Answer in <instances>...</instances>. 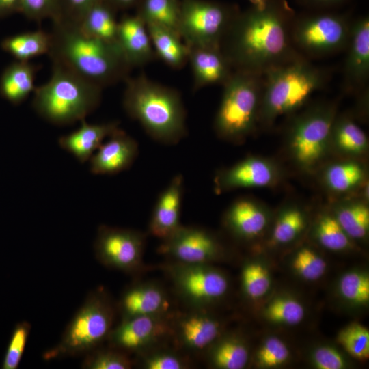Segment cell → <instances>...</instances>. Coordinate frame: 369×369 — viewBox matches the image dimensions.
I'll list each match as a JSON object with an SVG mask.
<instances>
[{
    "label": "cell",
    "instance_id": "obj_43",
    "mask_svg": "<svg viewBox=\"0 0 369 369\" xmlns=\"http://www.w3.org/2000/svg\"><path fill=\"white\" fill-rule=\"evenodd\" d=\"M20 13L37 22L45 18L55 20L61 16L60 0H22Z\"/></svg>",
    "mask_w": 369,
    "mask_h": 369
},
{
    "label": "cell",
    "instance_id": "obj_21",
    "mask_svg": "<svg viewBox=\"0 0 369 369\" xmlns=\"http://www.w3.org/2000/svg\"><path fill=\"white\" fill-rule=\"evenodd\" d=\"M163 327L154 315H141L124 318L111 330L109 338L115 348L135 350L147 344L162 331Z\"/></svg>",
    "mask_w": 369,
    "mask_h": 369
},
{
    "label": "cell",
    "instance_id": "obj_35",
    "mask_svg": "<svg viewBox=\"0 0 369 369\" xmlns=\"http://www.w3.org/2000/svg\"><path fill=\"white\" fill-rule=\"evenodd\" d=\"M31 324L27 321H21L15 325L2 359V369H16L18 368L31 331Z\"/></svg>",
    "mask_w": 369,
    "mask_h": 369
},
{
    "label": "cell",
    "instance_id": "obj_17",
    "mask_svg": "<svg viewBox=\"0 0 369 369\" xmlns=\"http://www.w3.org/2000/svg\"><path fill=\"white\" fill-rule=\"evenodd\" d=\"M184 195V178L178 174L159 195L150 222V231L163 240L180 226V216Z\"/></svg>",
    "mask_w": 369,
    "mask_h": 369
},
{
    "label": "cell",
    "instance_id": "obj_14",
    "mask_svg": "<svg viewBox=\"0 0 369 369\" xmlns=\"http://www.w3.org/2000/svg\"><path fill=\"white\" fill-rule=\"evenodd\" d=\"M277 176L275 166L268 161L250 156L217 173L215 191L219 193L240 188L264 187L273 184Z\"/></svg>",
    "mask_w": 369,
    "mask_h": 369
},
{
    "label": "cell",
    "instance_id": "obj_33",
    "mask_svg": "<svg viewBox=\"0 0 369 369\" xmlns=\"http://www.w3.org/2000/svg\"><path fill=\"white\" fill-rule=\"evenodd\" d=\"M338 342L354 358L366 360L369 357V331L357 323L351 324L342 329Z\"/></svg>",
    "mask_w": 369,
    "mask_h": 369
},
{
    "label": "cell",
    "instance_id": "obj_3",
    "mask_svg": "<svg viewBox=\"0 0 369 369\" xmlns=\"http://www.w3.org/2000/svg\"><path fill=\"white\" fill-rule=\"evenodd\" d=\"M125 81L122 103L127 115L156 141L179 143L187 134V113L179 92L144 74Z\"/></svg>",
    "mask_w": 369,
    "mask_h": 369
},
{
    "label": "cell",
    "instance_id": "obj_6",
    "mask_svg": "<svg viewBox=\"0 0 369 369\" xmlns=\"http://www.w3.org/2000/svg\"><path fill=\"white\" fill-rule=\"evenodd\" d=\"M264 85L263 75L234 71L223 85L221 102L214 121L217 135L241 143L254 130Z\"/></svg>",
    "mask_w": 369,
    "mask_h": 369
},
{
    "label": "cell",
    "instance_id": "obj_22",
    "mask_svg": "<svg viewBox=\"0 0 369 369\" xmlns=\"http://www.w3.org/2000/svg\"><path fill=\"white\" fill-rule=\"evenodd\" d=\"M38 67L30 62L16 61L9 64L0 77V95L14 105L25 100L34 92Z\"/></svg>",
    "mask_w": 369,
    "mask_h": 369
},
{
    "label": "cell",
    "instance_id": "obj_51",
    "mask_svg": "<svg viewBox=\"0 0 369 369\" xmlns=\"http://www.w3.org/2000/svg\"><path fill=\"white\" fill-rule=\"evenodd\" d=\"M253 6L256 7H262L266 0H249Z\"/></svg>",
    "mask_w": 369,
    "mask_h": 369
},
{
    "label": "cell",
    "instance_id": "obj_4",
    "mask_svg": "<svg viewBox=\"0 0 369 369\" xmlns=\"http://www.w3.org/2000/svg\"><path fill=\"white\" fill-rule=\"evenodd\" d=\"M330 73L300 57L263 75L259 122L266 125L301 108L328 83Z\"/></svg>",
    "mask_w": 369,
    "mask_h": 369
},
{
    "label": "cell",
    "instance_id": "obj_2",
    "mask_svg": "<svg viewBox=\"0 0 369 369\" xmlns=\"http://www.w3.org/2000/svg\"><path fill=\"white\" fill-rule=\"evenodd\" d=\"M49 34L52 64L102 88L128 77L131 67L116 42L87 36L77 23L64 19L53 20Z\"/></svg>",
    "mask_w": 369,
    "mask_h": 369
},
{
    "label": "cell",
    "instance_id": "obj_30",
    "mask_svg": "<svg viewBox=\"0 0 369 369\" xmlns=\"http://www.w3.org/2000/svg\"><path fill=\"white\" fill-rule=\"evenodd\" d=\"M137 15L144 20L146 25H157L178 33L180 1L179 0H143Z\"/></svg>",
    "mask_w": 369,
    "mask_h": 369
},
{
    "label": "cell",
    "instance_id": "obj_50",
    "mask_svg": "<svg viewBox=\"0 0 369 369\" xmlns=\"http://www.w3.org/2000/svg\"><path fill=\"white\" fill-rule=\"evenodd\" d=\"M115 8H126L132 5L137 0H104Z\"/></svg>",
    "mask_w": 369,
    "mask_h": 369
},
{
    "label": "cell",
    "instance_id": "obj_36",
    "mask_svg": "<svg viewBox=\"0 0 369 369\" xmlns=\"http://www.w3.org/2000/svg\"><path fill=\"white\" fill-rule=\"evenodd\" d=\"M316 234L320 243L330 250H342L349 245V237L335 217H322L317 225Z\"/></svg>",
    "mask_w": 369,
    "mask_h": 369
},
{
    "label": "cell",
    "instance_id": "obj_24",
    "mask_svg": "<svg viewBox=\"0 0 369 369\" xmlns=\"http://www.w3.org/2000/svg\"><path fill=\"white\" fill-rule=\"evenodd\" d=\"M146 26L156 55L172 68H182L188 62L189 48L178 33L157 25Z\"/></svg>",
    "mask_w": 369,
    "mask_h": 369
},
{
    "label": "cell",
    "instance_id": "obj_8",
    "mask_svg": "<svg viewBox=\"0 0 369 369\" xmlns=\"http://www.w3.org/2000/svg\"><path fill=\"white\" fill-rule=\"evenodd\" d=\"M352 20L348 15L329 11L295 14L290 30L292 45L310 60L345 51Z\"/></svg>",
    "mask_w": 369,
    "mask_h": 369
},
{
    "label": "cell",
    "instance_id": "obj_26",
    "mask_svg": "<svg viewBox=\"0 0 369 369\" xmlns=\"http://www.w3.org/2000/svg\"><path fill=\"white\" fill-rule=\"evenodd\" d=\"M115 9L104 0H98L77 23L87 36L108 42H116L118 22Z\"/></svg>",
    "mask_w": 369,
    "mask_h": 369
},
{
    "label": "cell",
    "instance_id": "obj_20",
    "mask_svg": "<svg viewBox=\"0 0 369 369\" xmlns=\"http://www.w3.org/2000/svg\"><path fill=\"white\" fill-rule=\"evenodd\" d=\"M77 130L59 138V145L72 154L80 163L89 161L105 138L110 137L118 128V122L90 124L81 121Z\"/></svg>",
    "mask_w": 369,
    "mask_h": 369
},
{
    "label": "cell",
    "instance_id": "obj_18",
    "mask_svg": "<svg viewBox=\"0 0 369 369\" xmlns=\"http://www.w3.org/2000/svg\"><path fill=\"white\" fill-rule=\"evenodd\" d=\"M116 42L131 68L146 65L154 57L147 26L137 15L126 16L118 22Z\"/></svg>",
    "mask_w": 369,
    "mask_h": 369
},
{
    "label": "cell",
    "instance_id": "obj_46",
    "mask_svg": "<svg viewBox=\"0 0 369 369\" xmlns=\"http://www.w3.org/2000/svg\"><path fill=\"white\" fill-rule=\"evenodd\" d=\"M313 357L315 365L320 369H341L344 367V361L342 355L336 349L329 346L318 348Z\"/></svg>",
    "mask_w": 369,
    "mask_h": 369
},
{
    "label": "cell",
    "instance_id": "obj_12",
    "mask_svg": "<svg viewBox=\"0 0 369 369\" xmlns=\"http://www.w3.org/2000/svg\"><path fill=\"white\" fill-rule=\"evenodd\" d=\"M343 86L348 93L364 94L369 79V18L353 19L349 41L345 50Z\"/></svg>",
    "mask_w": 369,
    "mask_h": 369
},
{
    "label": "cell",
    "instance_id": "obj_7",
    "mask_svg": "<svg viewBox=\"0 0 369 369\" xmlns=\"http://www.w3.org/2000/svg\"><path fill=\"white\" fill-rule=\"evenodd\" d=\"M113 310L106 293L98 289L91 292L66 327L60 340L42 355L49 361L66 357L85 355L109 337Z\"/></svg>",
    "mask_w": 369,
    "mask_h": 369
},
{
    "label": "cell",
    "instance_id": "obj_1",
    "mask_svg": "<svg viewBox=\"0 0 369 369\" xmlns=\"http://www.w3.org/2000/svg\"><path fill=\"white\" fill-rule=\"evenodd\" d=\"M295 13L286 0H266L232 19L220 50L234 71L264 75L302 55L290 36Z\"/></svg>",
    "mask_w": 369,
    "mask_h": 369
},
{
    "label": "cell",
    "instance_id": "obj_28",
    "mask_svg": "<svg viewBox=\"0 0 369 369\" xmlns=\"http://www.w3.org/2000/svg\"><path fill=\"white\" fill-rule=\"evenodd\" d=\"M182 339L189 347L201 350L207 347L219 333V323L202 314H195L184 318L180 323Z\"/></svg>",
    "mask_w": 369,
    "mask_h": 369
},
{
    "label": "cell",
    "instance_id": "obj_9",
    "mask_svg": "<svg viewBox=\"0 0 369 369\" xmlns=\"http://www.w3.org/2000/svg\"><path fill=\"white\" fill-rule=\"evenodd\" d=\"M335 101L312 106L292 121L289 128L292 155L301 167L310 168L325 156L337 115Z\"/></svg>",
    "mask_w": 369,
    "mask_h": 369
},
{
    "label": "cell",
    "instance_id": "obj_41",
    "mask_svg": "<svg viewBox=\"0 0 369 369\" xmlns=\"http://www.w3.org/2000/svg\"><path fill=\"white\" fill-rule=\"evenodd\" d=\"M242 279L245 292L252 299L264 296L271 284L267 270L258 263L247 264L243 271Z\"/></svg>",
    "mask_w": 369,
    "mask_h": 369
},
{
    "label": "cell",
    "instance_id": "obj_38",
    "mask_svg": "<svg viewBox=\"0 0 369 369\" xmlns=\"http://www.w3.org/2000/svg\"><path fill=\"white\" fill-rule=\"evenodd\" d=\"M304 226L305 217L300 210L295 208L286 209L275 223L273 239L277 243H289L301 232Z\"/></svg>",
    "mask_w": 369,
    "mask_h": 369
},
{
    "label": "cell",
    "instance_id": "obj_5",
    "mask_svg": "<svg viewBox=\"0 0 369 369\" xmlns=\"http://www.w3.org/2000/svg\"><path fill=\"white\" fill-rule=\"evenodd\" d=\"M50 79L36 87L32 107L46 121L57 126L85 120L100 105L102 87L58 64Z\"/></svg>",
    "mask_w": 369,
    "mask_h": 369
},
{
    "label": "cell",
    "instance_id": "obj_40",
    "mask_svg": "<svg viewBox=\"0 0 369 369\" xmlns=\"http://www.w3.org/2000/svg\"><path fill=\"white\" fill-rule=\"evenodd\" d=\"M342 296L350 302L364 304L369 301V277L359 272H350L342 276L339 284Z\"/></svg>",
    "mask_w": 369,
    "mask_h": 369
},
{
    "label": "cell",
    "instance_id": "obj_44",
    "mask_svg": "<svg viewBox=\"0 0 369 369\" xmlns=\"http://www.w3.org/2000/svg\"><path fill=\"white\" fill-rule=\"evenodd\" d=\"M289 357L286 344L275 337L268 338L257 355L258 363L265 367H273L282 364Z\"/></svg>",
    "mask_w": 369,
    "mask_h": 369
},
{
    "label": "cell",
    "instance_id": "obj_13",
    "mask_svg": "<svg viewBox=\"0 0 369 369\" xmlns=\"http://www.w3.org/2000/svg\"><path fill=\"white\" fill-rule=\"evenodd\" d=\"M164 241L162 251L184 264H204L215 259L220 251L215 236L201 228L180 226Z\"/></svg>",
    "mask_w": 369,
    "mask_h": 369
},
{
    "label": "cell",
    "instance_id": "obj_29",
    "mask_svg": "<svg viewBox=\"0 0 369 369\" xmlns=\"http://www.w3.org/2000/svg\"><path fill=\"white\" fill-rule=\"evenodd\" d=\"M331 139L341 151L350 154H360L368 147V139L364 131L346 116H336Z\"/></svg>",
    "mask_w": 369,
    "mask_h": 369
},
{
    "label": "cell",
    "instance_id": "obj_32",
    "mask_svg": "<svg viewBox=\"0 0 369 369\" xmlns=\"http://www.w3.org/2000/svg\"><path fill=\"white\" fill-rule=\"evenodd\" d=\"M364 178L363 167L355 162H342L330 166L325 179L328 187L336 192H346L359 184Z\"/></svg>",
    "mask_w": 369,
    "mask_h": 369
},
{
    "label": "cell",
    "instance_id": "obj_47",
    "mask_svg": "<svg viewBox=\"0 0 369 369\" xmlns=\"http://www.w3.org/2000/svg\"><path fill=\"white\" fill-rule=\"evenodd\" d=\"M145 366L148 369H180L183 368L182 361L176 356L161 353L149 357Z\"/></svg>",
    "mask_w": 369,
    "mask_h": 369
},
{
    "label": "cell",
    "instance_id": "obj_37",
    "mask_svg": "<svg viewBox=\"0 0 369 369\" xmlns=\"http://www.w3.org/2000/svg\"><path fill=\"white\" fill-rule=\"evenodd\" d=\"M304 308L297 300L278 298L271 302L265 310L266 317L271 321L286 325H297L304 317Z\"/></svg>",
    "mask_w": 369,
    "mask_h": 369
},
{
    "label": "cell",
    "instance_id": "obj_10",
    "mask_svg": "<svg viewBox=\"0 0 369 369\" xmlns=\"http://www.w3.org/2000/svg\"><path fill=\"white\" fill-rule=\"evenodd\" d=\"M239 10L209 0H182L178 33L187 46L218 47Z\"/></svg>",
    "mask_w": 369,
    "mask_h": 369
},
{
    "label": "cell",
    "instance_id": "obj_45",
    "mask_svg": "<svg viewBox=\"0 0 369 369\" xmlns=\"http://www.w3.org/2000/svg\"><path fill=\"white\" fill-rule=\"evenodd\" d=\"M97 1L60 0L61 16L58 19H64L78 23L86 11Z\"/></svg>",
    "mask_w": 369,
    "mask_h": 369
},
{
    "label": "cell",
    "instance_id": "obj_25",
    "mask_svg": "<svg viewBox=\"0 0 369 369\" xmlns=\"http://www.w3.org/2000/svg\"><path fill=\"white\" fill-rule=\"evenodd\" d=\"M165 303V297L158 288L136 286L125 291L120 301V308L124 318L141 315L154 316L163 310Z\"/></svg>",
    "mask_w": 369,
    "mask_h": 369
},
{
    "label": "cell",
    "instance_id": "obj_16",
    "mask_svg": "<svg viewBox=\"0 0 369 369\" xmlns=\"http://www.w3.org/2000/svg\"><path fill=\"white\" fill-rule=\"evenodd\" d=\"M176 282L183 295L197 303L221 297L228 286L223 274L204 264H185L178 272Z\"/></svg>",
    "mask_w": 369,
    "mask_h": 369
},
{
    "label": "cell",
    "instance_id": "obj_27",
    "mask_svg": "<svg viewBox=\"0 0 369 369\" xmlns=\"http://www.w3.org/2000/svg\"><path fill=\"white\" fill-rule=\"evenodd\" d=\"M50 44L49 33L36 30L8 36L1 41V47L17 61L29 62L33 58L48 54Z\"/></svg>",
    "mask_w": 369,
    "mask_h": 369
},
{
    "label": "cell",
    "instance_id": "obj_31",
    "mask_svg": "<svg viewBox=\"0 0 369 369\" xmlns=\"http://www.w3.org/2000/svg\"><path fill=\"white\" fill-rule=\"evenodd\" d=\"M336 219L348 237L362 238L369 230V209L360 202H353L340 206Z\"/></svg>",
    "mask_w": 369,
    "mask_h": 369
},
{
    "label": "cell",
    "instance_id": "obj_34",
    "mask_svg": "<svg viewBox=\"0 0 369 369\" xmlns=\"http://www.w3.org/2000/svg\"><path fill=\"white\" fill-rule=\"evenodd\" d=\"M248 360V351L245 346L235 340L221 342L213 353V361L219 368L241 369Z\"/></svg>",
    "mask_w": 369,
    "mask_h": 369
},
{
    "label": "cell",
    "instance_id": "obj_39",
    "mask_svg": "<svg viewBox=\"0 0 369 369\" xmlns=\"http://www.w3.org/2000/svg\"><path fill=\"white\" fill-rule=\"evenodd\" d=\"M81 368L84 369H128L129 359L122 353L98 347L84 355Z\"/></svg>",
    "mask_w": 369,
    "mask_h": 369
},
{
    "label": "cell",
    "instance_id": "obj_42",
    "mask_svg": "<svg viewBox=\"0 0 369 369\" xmlns=\"http://www.w3.org/2000/svg\"><path fill=\"white\" fill-rule=\"evenodd\" d=\"M292 264L302 277L310 281L319 279L327 267L325 261L308 248H303L297 253Z\"/></svg>",
    "mask_w": 369,
    "mask_h": 369
},
{
    "label": "cell",
    "instance_id": "obj_48",
    "mask_svg": "<svg viewBox=\"0 0 369 369\" xmlns=\"http://www.w3.org/2000/svg\"><path fill=\"white\" fill-rule=\"evenodd\" d=\"M348 0H299V3L312 11H328L339 7Z\"/></svg>",
    "mask_w": 369,
    "mask_h": 369
},
{
    "label": "cell",
    "instance_id": "obj_11",
    "mask_svg": "<svg viewBox=\"0 0 369 369\" xmlns=\"http://www.w3.org/2000/svg\"><path fill=\"white\" fill-rule=\"evenodd\" d=\"M144 238L139 232L100 226L94 243L96 258L104 265L124 271L140 263Z\"/></svg>",
    "mask_w": 369,
    "mask_h": 369
},
{
    "label": "cell",
    "instance_id": "obj_19",
    "mask_svg": "<svg viewBox=\"0 0 369 369\" xmlns=\"http://www.w3.org/2000/svg\"><path fill=\"white\" fill-rule=\"evenodd\" d=\"M188 48V62L191 68L194 90L208 85H223L234 72L220 48Z\"/></svg>",
    "mask_w": 369,
    "mask_h": 369
},
{
    "label": "cell",
    "instance_id": "obj_49",
    "mask_svg": "<svg viewBox=\"0 0 369 369\" xmlns=\"http://www.w3.org/2000/svg\"><path fill=\"white\" fill-rule=\"evenodd\" d=\"M22 0H0V18L20 12Z\"/></svg>",
    "mask_w": 369,
    "mask_h": 369
},
{
    "label": "cell",
    "instance_id": "obj_23",
    "mask_svg": "<svg viewBox=\"0 0 369 369\" xmlns=\"http://www.w3.org/2000/svg\"><path fill=\"white\" fill-rule=\"evenodd\" d=\"M226 221L238 236L253 238L259 235L266 227L267 216L256 202L249 198H240L228 210Z\"/></svg>",
    "mask_w": 369,
    "mask_h": 369
},
{
    "label": "cell",
    "instance_id": "obj_15",
    "mask_svg": "<svg viewBox=\"0 0 369 369\" xmlns=\"http://www.w3.org/2000/svg\"><path fill=\"white\" fill-rule=\"evenodd\" d=\"M139 154L137 141L118 128L102 143L90 161L94 174L113 175L128 169Z\"/></svg>",
    "mask_w": 369,
    "mask_h": 369
}]
</instances>
